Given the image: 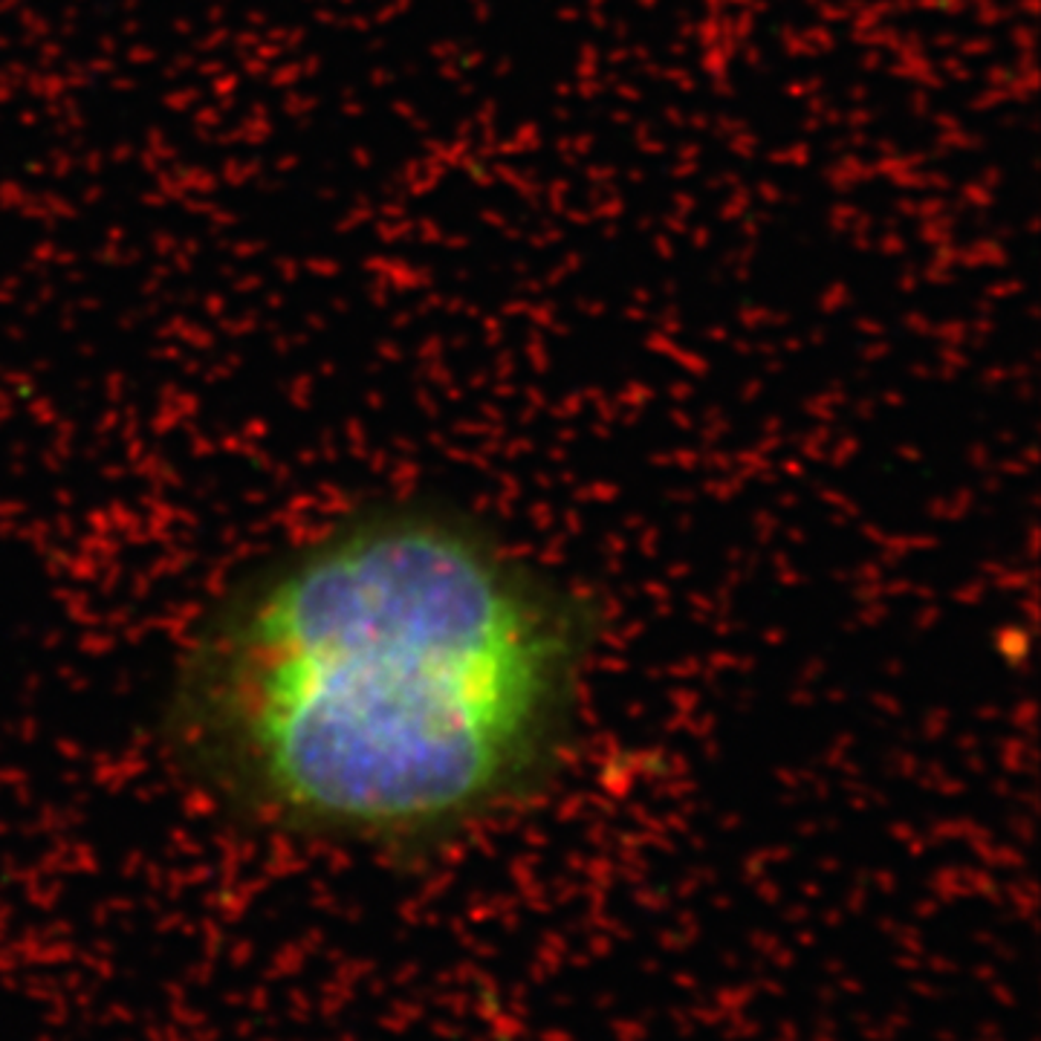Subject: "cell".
Segmentation results:
<instances>
[{
  "instance_id": "obj_1",
  "label": "cell",
  "mask_w": 1041,
  "mask_h": 1041,
  "mask_svg": "<svg viewBox=\"0 0 1041 1041\" xmlns=\"http://www.w3.org/2000/svg\"><path fill=\"white\" fill-rule=\"evenodd\" d=\"M597 608L461 507L388 495L234 574L162 694L169 764L229 822L417 856L544 790Z\"/></svg>"
}]
</instances>
